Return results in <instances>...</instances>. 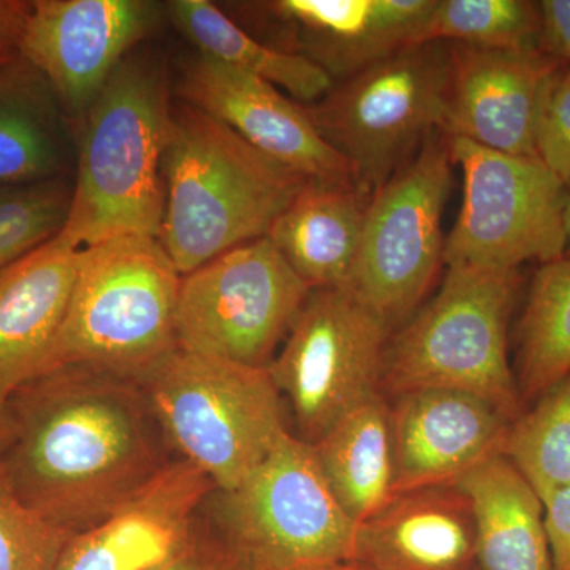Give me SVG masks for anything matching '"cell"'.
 Wrapping results in <instances>:
<instances>
[{"label":"cell","mask_w":570,"mask_h":570,"mask_svg":"<svg viewBox=\"0 0 570 570\" xmlns=\"http://www.w3.org/2000/svg\"><path fill=\"white\" fill-rule=\"evenodd\" d=\"M75 127L58 97L22 56L0 67V186L70 178Z\"/></svg>","instance_id":"obj_22"},{"label":"cell","mask_w":570,"mask_h":570,"mask_svg":"<svg viewBox=\"0 0 570 570\" xmlns=\"http://www.w3.org/2000/svg\"><path fill=\"white\" fill-rule=\"evenodd\" d=\"M81 249L61 235L0 269V403L47 373L73 296Z\"/></svg>","instance_id":"obj_18"},{"label":"cell","mask_w":570,"mask_h":570,"mask_svg":"<svg viewBox=\"0 0 570 570\" xmlns=\"http://www.w3.org/2000/svg\"><path fill=\"white\" fill-rule=\"evenodd\" d=\"M313 448L333 493L355 523L396 497L392 414L384 393L347 412Z\"/></svg>","instance_id":"obj_24"},{"label":"cell","mask_w":570,"mask_h":570,"mask_svg":"<svg viewBox=\"0 0 570 570\" xmlns=\"http://www.w3.org/2000/svg\"><path fill=\"white\" fill-rule=\"evenodd\" d=\"M11 431H13V425H11L9 406L0 403V453L9 445Z\"/></svg>","instance_id":"obj_36"},{"label":"cell","mask_w":570,"mask_h":570,"mask_svg":"<svg viewBox=\"0 0 570 570\" xmlns=\"http://www.w3.org/2000/svg\"><path fill=\"white\" fill-rule=\"evenodd\" d=\"M170 118L164 62L130 52L78 130L73 200L61 238L78 249L126 235L159 239Z\"/></svg>","instance_id":"obj_3"},{"label":"cell","mask_w":570,"mask_h":570,"mask_svg":"<svg viewBox=\"0 0 570 570\" xmlns=\"http://www.w3.org/2000/svg\"><path fill=\"white\" fill-rule=\"evenodd\" d=\"M214 490L197 468L176 459L110 519L73 535L56 570L156 568L181 547Z\"/></svg>","instance_id":"obj_17"},{"label":"cell","mask_w":570,"mask_h":570,"mask_svg":"<svg viewBox=\"0 0 570 570\" xmlns=\"http://www.w3.org/2000/svg\"><path fill=\"white\" fill-rule=\"evenodd\" d=\"M373 570H475V521L459 485L396 494L362 521L352 560Z\"/></svg>","instance_id":"obj_19"},{"label":"cell","mask_w":570,"mask_h":570,"mask_svg":"<svg viewBox=\"0 0 570 570\" xmlns=\"http://www.w3.org/2000/svg\"><path fill=\"white\" fill-rule=\"evenodd\" d=\"M452 77L442 132L512 156L535 157L543 86L561 61L534 50L450 45Z\"/></svg>","instance_id":"obj_16"},{"label":"cell","mask_w":570,"mask_h":570,"mask_svg":"<svg viewBox=\"0 0 570 570\" xmlns=\"http://www.w3.org/2000/svg\"><path fill=\"white\" fill-rule=\"evenodd\" d=\"M535 157L570 187V63L550 75L540 97L535 119Z\"/></svg>","instance_id":"obj_31"},{"label":"cell","mask_w":570,"mask_h":570,"mask_svg":"<svg viewBox=\"0 0 570 570\" xmlns=\"http://www.w3.org/2000/svg\"><path fill=\"white\" fill-rule=\"evenodd\" d=\"M436 0H279L266 3L294 22L311 61L344 80L414 47Z\"/></svg>","instance_id":"obj_20"},{"label":"cell","mask_w":570,"mask_h":570,"mask_svg":"<svg viewBox=\"0 0 570 570\" xmlns=\"http://www.w3.org/2000/svg\"><path fill=\"white\" fill-rule=\"evenodd\" d=\"M564 228H566V255H568V257H570V193L568 194V200H566Z\"/></svg>","instance_id":"obj_37"},{"label":"cell","mask_w":570,"mask_h":570,"mask_svg":"<svg viewBox=\"0 0 570 570\" xmlns=\"http://www.w3.org/2000/svg\"><path fill=\"white\" fill-rule=\"evenodd\" d=\"M502 455L542 502L570 485V376L510 423Z\"/></svg>","instance_id":"obj_27"},{"label":"cell","mask_w":570,"mask_h":570,"mask_svg":"<svg viewBox=\"0 0 570 570\" xmlns=\"http://www.w3.org/2000/svg\"><path fill=\"white\" fill-rule=\"evenodd\" d=\"M31 2L0 0V67L20 58L22 31Z\"/></svg>","instance_id":"obj_35"},{"label":"cell","mask_w":570,"mask_h":570,"mask_svg":"<svg viewBox=\"0 0 570 570\" xmlns=\"http://www.w3.org/2000/svg\"><path fill=\"white\" fill-rule=\"evenodd\" d=\"M471 501L480 570H553L543 502L504 455L455 483Z\"/></svg>","instance_id":"obj_23"},{"label":"cell","mask_w":570,"mask_h":570,"mask_svg":"<svg viewBox=\"0 0 570 570\" xmlns=\"http://www.w3.org/2000/svg\"><path fill=\"white\" fill-rule=\"evenodd\" d=\"M181 94L190 107L296 174L313 181L356 183L346 157L318 132L307 111L272 82L200 55L184 71Z\"/></svg>","instance_id":"obj_14"},{"label":"cell","mask_w":570,"mask_h":570,"mask_svg":"<svg viewBox=\"0 0 570 570\" xmlns=\"http://www.w3.org/2000/svg\"><path fill=\"white\" fill-rule=\"evenodd\" d=\"M141 385L171 453L217 491L236 489L288 431L268 367L176 347Z\"/></svg>","instance_id":"obj_6"},{"label":"cell","mask_w":570,"mask_h":570,"mask_svg":"<svg viewBox=\"0 0 570 570\" xmlns=\"http://www.w3.org/2000/svg\"><path fill=\"white\" fill-rule=\"evenodd\" d=\"M450 77V43L414 45L333 85L306 111L374 194L444 129Z\"/></svg>","instance_id":"obj_7"},{"label":"cell","mask_w":570,"mask_h":570,"mask_svg":"<svg viewBox=\"0 0 570 570\" xmlns=\"http://www.w3.org/2000/svg\"><path fill=\"white\" fill-rule=\"evenodd\" d=\"M157 20V3L146 0H36L20 55L50 82L78 134L104 86Z\"/></svg>","instance_id":"obj_13"},{"label":"cell","mask_w":570,"mask_h":570,"mask_svg":"<svg viewBox=\"0 0 570 570\" xmlns=\"http://www.w3.org/2000/svg\"><path fill=\"white\" fill-rule=\"evenodd\" d=\"M151 570H264L225 534L206 502L174 554Z\"/></svg>","instance_id":"obj_32"},{"label":"cell","mask_w":570,"mask_h":570,"mask_svg":"<svg viewBox=\"0 0 570 570\" xmlns=\"http://www.w3.org/2000/svg\"><path fill=\"white\" fill-rule=\"evenodd\" d=\"M515 379L524 409L570 376V257L539 266L519 324Z\"/></svg>","instance_id":"obj_26"},{"label":"cell","mask_w":570,"mask_h":570,"mask_svg":"<svg viewBox=\"0 0 570 570\" xmlns=\"http://www.w3.org/2000/svg\"><path fill=\"white\" fill-rule=\"evenodd\" d=\"M206 509L264 570H324L354 553L358 523L337 501L316 450L291 431L236 489L214 490Z\"/></svg>","instance_id":"obj_8"},{"label":"cell","mask_w":570,"mask_h":570,"mask_svg":"<svg viewBox=\"0 0 570 570\" xmlns=\"http://www.w3.org/2000/svg\"><path fill=\"white\" fill-rule=\"evenodd\" d=\"M71 538L22 502L0 460V570H56Z\"/></svg>","instance_id":"obj_30"},{"label":"cell","mask_w":570,"mask_h":570,"mask_svg":"<svg viewBox=\"0 0 570 570\" xmlns=\"http://www.w3.org/2000/svg\"><path fill=\"white\" fill-rule=\"evenodd\" d=\"M520 269L449 265L433 302L390 340L382 393L423 389L472 393L513 422L524 411L509 362V321Z\"/></svg>","instance_id":"obj_5"},{"label":"cell","mask_w":570,"mask_h":570,"mask_svg":"<svg viewBox=\"0 0 570 570\" xmlns=\"http://www.w3.org/2000/svg\"><path fill=\"white\" fill-rule=\"evenodd\" d=\"M393 400L396 494L455 485L472 469L504 452L512 422L483 397L423 389Z\"/></svg>","instance_id":"obj_15"},{"label":"cell","mask_w":570,"mask_h":570,"mask_svg":"<svg viewBox=\"0 0 570 570\" xmlns=\"http://www.w3.org/2000/svg\"><path fill=\"white\" fill-rule=\"evenodd\" d=\"M163 171L159 242L181 276L264 238L313 181L190 105L171 107Z\"/></svg>","instance_id":"obj_2"},{"label":"cell","mask_w":570,"mask_h":570,"mask_svg":"<svg viewBox=\"0 0 570 570\" xmlns=\"http://www.w3.org/2000/svg\"><path fill=\"white\" fill-rule=\"evenodd\" d=\"M539 37V2L436 0L415 45L442 41L483 50H534Z\"/></svg>","instance_id":"obj_28"},{"label":"cell","mask_w":570,"mask_h":570,"mask_svg":"<svg viewBox=\"0 0 570 570\" xmlns=\"http://www.w3.org/2000/svg\"><path fill=\"white\" fill-rule=\"evenodd\" d=\"M539 50L570 63V0H540Z\"/></svg>","instance_id":"obj_34"},{"label":"cell","mask_w":570,"mask_h":570,"mask_svg":"<svg viewBox=\"0 0 570 570\" xmlns=\"http://www.w3.org/2000/svg\"><path fill=\"white\" fill-rule=\"evenodd\" d=\"M324 570H373L366 568V566L358 564V562L347 561L341 562V564L332 566V568H326Z\"/></svg>","instance_id":"obj_38"},{"label":"cell","mask_w":570,"mask_h":570,"mask_svg":"<svg viewBox=\"0 0 570 570\" xmlns=\"http://www.w3.org/2000/svg\"><path fill=\"white\" fill-rule=\"evenodd\" d=\"M390 335L392 328L347 288L311 292L268 366L299 439L316 444L337 420L382 393Z\"/></svg>","instance_id":"obj_12"},{"label":"cell","mask_w":570,"mask_h":570,"mask_svg":"<svg viewBox=\"0 0 570 570\" xmlns=\"http://www.w3.org/2000/svg\"><path fill=\"white\" fill-rule=\"evenodd\" d=\"M7 406L13 431L0 460L11 485L70 535L110 519L176 460L135 379L56 367Z\"/></svg>","instance_id":"obj_1"},{"label":"cell","mask_w":570,"mask_h":570,"mask_svg":"<svg viewBox=\"0 0 570 570\" xmlns=\"http://www.w3.org/2000/svg\"><path fill=\"white\" fill-rule=\"evenodd\" d=\"M311 292L268 236L254 239L181 277L176 343L195 354L268 367Z\"/></svg>","instance_id":"obj_10"},{"label":"cell","mask_w":570,"mask_h":570,"mask_svg":"<svg viewBox=\"0 0 570 570\" xmlns=\"http://www.w3.org/2000/svg\"><path fill=\"white\" fill-rule=\"evenodd\" d=\"M543 524L553 570H570V485L543 501Z\"/></svg>","instance_id":"obj_33"},{"label":"cell","mask_w":570,"mask_h":570,"mask_svg":"<svg viewBox=\"0 0 570 570\" xmlns=\"http://www.w3.org/2000/svg\"><path fill=\"white\" fill-rule=\"evenodd\" d=\"M371 197L356 183L309 181L266 236L311 291L347 288Z\"/></svg>","instance_id":"obj_21"},{"label":"cell","mask_w":570,"mask_h":570,"mask_svg":"<svg viewBox=\"0 0 570 570\" xmlns=\"http://www.w3.org/2000/svg\"><path fill=\"white\" fill-rule=\"evenodd\" d=\"M71 200V178L0 186V269L61 234Z\"/></svg>","instance_id":"obj_29"},{"label":"cell","mask_w":570,"mask_h":570,"mask_svg":"<svg viewBox=\"0 0 570 570\" xmlns=\"http://www.w3.org/2000/svg\"><path fill=\"white\" fill-rule=\"evenodd\" d=\"M448 140L463 175V202L445 238L444 264L520 269L564 257L568 187L538 157Z\"/></svg>","instance_id":"obj_9"},{"label":"cell","mask_w":570,"mask_h":570,"mask_svg":"<svg viewBox=\"0 0 570 570\" xmlns=\"http://www.w3.org/2000/svg\"><path fill=\"white\" fill-rule=\"evenodd\" d=\"M448 135L436 132L371 197L347 291L393 330L444 265L442 216L452 186Z\"/></svg>","instance_id":"obj_11"},{"label":"cell","mask_w":570,"mask_h":570,"mask_svg":"<svg viewBox=\"0 0 570 570\" xmlns=\"http://www.w3.org/2000/svg\"><path fill=\"white\" fill-rule=\"evenodd\" d=\"M181 275L159 239L126 235L81 249L48 371L88 366L142 382L176 343Z\"/></svg>","instance_id":"obj_4"},{"label":"cell","mask_w":570,"mask_h":570,"mask_svg":"<svg viewBox=\"0 0 570 570\" xmlns=\"http://www.w3.org/2000/svg\"><path fill=\"white\" fill-rule=\"evenodd\" d=\"M171 18L205 58L281 86L295 99L314 104L335 80L305 55L277 50L243 31L208 0H175Z\"/></svg>","instance_id":"obj_25"}]
</instances>
